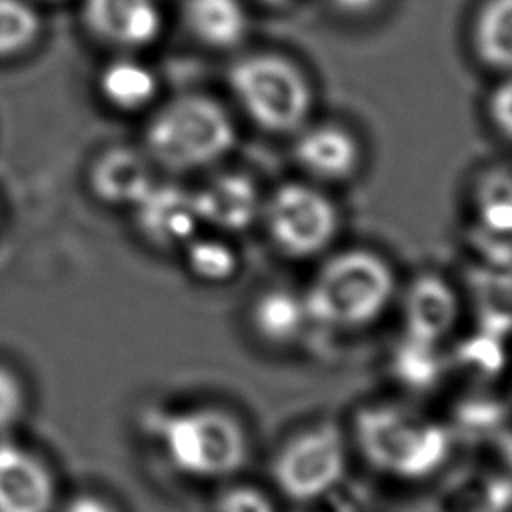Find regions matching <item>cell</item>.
<instances>
[{"mask_svg": "<svg viewBox=\"0 0 512 512\" xmlns=\"http://www.w3.org/2000/svg\"><path fill=\"white\" fill-rule=\"evenodd\" d=\"M270 242L290 258H310L334 238L338 214L328 196L302 184H280L260 208Z\"/></svg>", "mask_w": 512, "mask_h": 512, "instance_id": "cell-7", "label": "cell"}, {"mask_svg": "<svg viewBox=\"0 0 512 512\" xmlns=\"http://www.w3.org/2000/svg\"><path fill=\"white\" fill-rule=\"evenodd\" d=\"M474 206L482 232L512 238V172H484L474 188Z\"/></svg>", "mask_w": 512, "mask_h": 512, "instance_id": "cell-20", "label": "cell"}, {"mask_svg": "<svg viewBox=\"0 0 512 512\" xmlns=\"http://www.w3.org/2000/svg\"><path fill=\"white\" fill-rule=\"evenodd\" d=\"M82 20L92 36L116 48H142L162 32L158 0H82Z\"/></svg>", "mask_w": 512, "mask_h": 512, "instance_id": "cell-9", "label": "cell"}, {"mask_svg": "<svg viewBox=\"0 0 512 512\" xmlns=\"http://www.w3.org/2000/svg\"><path fill=\"white\" fill-rule=\"evenodd\" d=\"M182 14L190 34L208 48L228 50L246 36L248 20L240 0H186Z\"/></svg>", "mask_w": 512, "mask_h": 512, "instance_id": "cell-17", "label": "cell"}, {"mask_svg": "<svg viewBox=\"0 0 512 512\" xmlns=\"http://www.w3.org/2000/svg\"><path fill=\"white\" fill-rule=\"evenodd\" d=\"M40 32V14L28 0H0V60H10L30 50Z\"/></svg>", "mask_w": 512, "mask_h": 512, "instance_id": "cell-21", "label": "cell"}, {"mask_svg": "<svg viewBox=\"0 0 512 512\" xmlns=\"http://www.w3.org/2000/svg\"><path fill=\"white\" fill-rule=\"evenodd\" d=\"M228 84L246 116L266 132L298 130L310 114L312 92L300 68L278 54H250L228 70Z\"/></svg>", "mask_w": 512, "mask_h": 512, "instance_id": "cell-5", "label": "cell"}, {"mask_svg": "<svg viewBox=\"0 0 512 512\" xmlns=\"http://www.w3.org/2000/svg\"><path fill=\"white\" fill-rule=\"evenodd\" d=\"M472 44L484 66L512 70V0L484 2L472 28Z\"/></svg>", "mask_w": 512, "mask_h": 512, "instance_id": "cell-19", "label": "cell"}, {"mask_svg": "<svg viewBox=\"0 0 512 512\" xmlns=\"http://www.w3.org/2000/svg\"><path fill=\"white\" fill-rule=\"evenodd\" d=\"M502 342L504 340L476 330V334L464 342V350L458 354V364L480 374H496L504 362Z\"/></svg>", "mask_w": 512, "mask_h": 512, "instance_id": "cell-24", "label": "cell"}, {"mask_svg": "<svg viewBox=\"0 0 512 512\" xmlns=\"http://www.w3.org/2000/svg\"><path fill=\"white\" fill-rule=\"evenodd\" d=\"M236 144L228 112L210 96L182 94L158 108L146 124L148 158L170 172H192L222 160Z\"/></svg>", "mask_w": 512, "mask_h": 512, "instance_id": "cell-3", "label": "cell"}, {"mask_svg": "<svg viewBox=\"0 0 512 512\" xmlns=\"http://www.w3.org/2000/svg\"><path fill=\"white\" fill-rule=\"evenodd\" d=\"M330 4L342 14L362 16V14H368L370 10H374L380 4V0H330Z\"/></svg>", "mask_w": 512, "mask_h": 512, "instance_id": "cell-29", "label": "cell"}, {"mask_svg": "<svg viewBox=\"0 0 512 512\" xmlns=\"http://www.w3.org/2000/svg\"><path fill=\"white\" fill-rule=\"evenodd\" d=\"M184 258L188 270L210 284H220L230 280L238 272V256L222 240L198 238L194 236L184 246Z\"/></svg>", "mask_w": 512, "mask_h": 512, "instance_id": "cell-22", "label": "cell"}, {"mask_svg": "<svg viewBox=\"0 0 512 512\" xmlns=\"http://www.w3.org/2000/svg\"><path fill=\"white\" fill-rule=\"evenodd\" d=\"M156 436L170 464L196 480L234 476L248 462V434L228 410L196 406L162 414Z\"/></svg>", "mask_w": 512, "mask_h": 512, "instance_id": "cell-4", "label": "cell"}, {"mask_svg": "<svg viewBox=\"0 0 512 512\" xmlns=\"http://www.w3.org/2000/svg\"><path fill=\"white\" fill-rule=\"evenodd\" d=\"M488 114L496 130L512 140V76L502 80L488 98Z\"/></svg>", "mask_w": 512, "mask_h": 512, "instance_id": "cell-27", "label": "cell"}, {"mask_svg": "<svg viewBox=\"0 0 512 512\" xmlns=\"http://www.w3.org/2000/svg\"><path fill=\"white\" fill-rule=\"evenodd\" d=\"M402 512H434V510H428V508H422V506H410V508H406Z\"/></svg>", "mask_w": 512, "mask_h": 512, "instance_id": "cell-32", "label": "cell"}, {"mask_svg": "<svg viewBox=\"0 0 512 512\" xmlns=\"http://www.w3.org/2000/svg\"><path fill=\"white\" fill-rule=\"evenodd\" d=\"M132 212L140 234L158 248H184L200 226L194 192L170 182H154Z\"/></svg>", "mask_w": 512, "mask_h": 512, "instance_id": "cell-8", "label": "cell"}, {"mask_svg": "<svg viewBox=\"0 0 512 512\" xmlns=\"http://www.w3.org/2000/svg\"><path fill=\"white\" fill-rule=\"evenodd\" d=\"M98 88L104 102L112 108L136 112L154 100L158 80L146 64L134 58H116L102 68Z\"/></svg>", "mask_w": 512, "mask_h": 512, "instance_id": "cell-18", "label": "cell"}, {"mask_svg": "<svg viewBox=\"0 0 512 512\" xmlns=\"http://www.w3.org/2000/svg\"><path fill=\"white\" fill-rule=\"evenodd\" d=\"M478 332L504 340L512 334V264H476L466 272Z\"/></svg>", "mask_w": 512, "mask_h": 512, "instance_id": "cell-14", "label": "cell"}, {"mask_svg": "<svg viewBox=\"0 0 512 512\" xmlns=\"http://www.w3.org/2000/svg\"><path fill=\"white\" fill-rule=\"evenodd\" d=\"M214 512H278L268 492L252 484L226 486L214 500Z\"/></svg>", "mask_w": 512, "mask_h": 512, "instance_id": "cell-25", "label": "cell"}, {"mask_svg": "<svg viewBox=\"0 0 512 512\" xmlns=\"http://www.w3.org/2000/svg\"><path fill=\"white\" fill-rule=\"evenodd\" d=\"M24 410V392L12 372L0 366V436L12 428Z\"/></svg>", "mask_w": 512, "mask_h": 512, "instance_id": "cell-26", "label": "cell"}, {"mask_svg": "<svg viewBox=\"0 0 512 512\" xmlns=\"http://www.w3.org/2000/svg\"><path fill=\"white\" fill-rule=\"evenodd\" d=\"M254 334L272 346L296 342L310 324L304 298L292 290L272 288L262 292L250 308Z\"/></svg>", "mask_w": 512, "mask_h": 512, "instance_id": "cell-16", "label": "cell"}, {"mask_svg": "<svg viewBox=\"0 0 512 512\" xmlns=\"http://www.w3.org/2000/svg\"><path fill=\"white\" fill-rule=\"evenodd\" d=\"M154 182L148 154L124 144L102 150L88 170L92 194L110 206L132 208Z\"/></svg>", "mask_w": 512, "mask_h": 512, "instance_id": "cell-12", "label": "cell"}, {"mask_svg": "<svg viewBox=\"0 0 512 512\" xmlns=\"http://www.w3.org/2000/svg\"><path fill=\"white\" fill-rule=\"evenodd\" d=\"M500 452H502V456L508 462V468L512 472V432H504L500 436Z\"/></svg>", "mask_w": 512, "mask_h": 512, "instance_id": "cell-31", "label": "cell"}, {"mask_svg": "<svg viewBox=\"0 0 512 512\" xmlns=\"http://www.w3.org/2000/svg\"><path fill=\"white\" fill-rule=\"evenodd\" d=\"M458 312L460 304L452 286L436 274H420L404 292V336L438 346L454 330Z\"/></svg>", "mask_w": 512, "mask_h": 512, "instance_id": "cell-11", "label": "cell"}, {"mask_svg": "<svg viewBox=\"0 0 512 512\" xmlns=\"http://www.w3.org/2000/svg\"><path fill=\"white\" fill-rule=\"evenodd\" d=\"M60 512H114V510L96 496H76L70 502H66Z\"/></svg>", "mask_w": 512, "mask_h": 512, "instance_id": "cell-28", "label": "cell"}, {"mask_svg": "<svg viewBox=\"0 0 512 512\" xmlns=\"http://www.w3.org/2000/svg\"><path fill=\"white\" fill-rule=\"evenodd\" d=\"M392 368L400 382L412 388H428L438 380L442 370L438 346L404 336L400 346H396Z\"/></svg>", "mask_w": 512, "mask_h": 512, "instance_id": "cell-23", "label": "cell"}, {"mask_svg": "<svg viewBox=\"0 0 512 512\" xmlns=\"http://www.w3.org/2000/svg\"><path fill=\"white\" fill-rule=\"evenodd\" d=\"M346 468V436L334 422H318L296 432L270 460L276 490L298 504L332 492L342 482Z\"/></svg>", "mask_w": 512, "mask_h": 512, "instance_id": "cell-6", "label": "cell"}, {"mask_svg": "<svg viewBox=\"0 0 512 512\" xmlns=\"http://www.w3.org/2000/svg\"><path fill=\"white\" fill-rule=\"evenodd\" d=\"M200 224L224 232H242L260 216L256 182L244 172H222L194 192Z\"/></svg>", "mask_w": 512, "mask_h": 512, "instance_id": "cell-13", "label": "cell"}, {"mask_svg": "<svg viewBox=\"0 0 512 512\" xmlns=\"http://www.w3.org/2000/svg\"><path fill=\"white\" fill-rule=\"evenodd\" d=\"M54 480L44 462L0 436V512H50Z\"/></svg>", "mask_w": 512, "mask_h": 512, "instance_id": "cell-10", "label": "cell"}, {"mask_svg": "<svg viewBox=\"0 0 512 512\" xmlns=\"http://www.w3.org/2000/svg\"><path fill=\"white\" fill-rule=\"evenodd\" d=\"M48 2H60V0H48Z\"/></svg>", "mask_w": 512, "mask_h": 512, "instance_id": "cell-34", "label": "cell"}, {"mask_svg": "<svg viewBox=\"0 0 512 512\" xmlns=\"http://www.w3.org/2000/svg\"><path fill=\"white\" fill-rule=\"evenodd\" d=\"M472 414H464V426H466V430H470V432H484L482 430V424H478L474 418H470ZM482 418H490V420H500V412H498V408H496V404H484V408H482V414H480Z\"/></svg>", "mask_w": 512, "mask_h": 512, "instance_id": "cell-30", "label": "cell"}, {"mask_svg": "<svg viewBox=\"0 0 512 512\" xmlns=\"http://www.w3.org/2000/svg\"><path fill=\"white\" fill-rule=\"evenodd\" d=\"M296 162L322 180L348 178L360 160L358 142L340 126H316L302 132L294 142Z\"/></svg>", "mask_w": 512, "mask_h": 512, "instance_id": "cell-15", "label": "cell"}, {"mask_svg": "<svg viewBox=\"0 0 512 512\" xmlns=\"http://www.w3.org/2000/svg\"><path fill=\"white\" fill-rule=\"evenodd\" d=\"M260 2H264L268 6H280V4H286L288 0H260Z\"/></svg>", "mask_w": 512, "mask_h": 512, "instance_id": "cell-33", "label": "cell"}, {"mask_svg": "<svg viewBox=\"0 0 512 512\" xmlns=\"http://www.w3.org/2000/svg\"><path fill=\"white\" fill-rule=\"evenodd\" d=\"M352 438L374 470L398 480L432 476L452 450V432L442 422L400 404L360 408Z\"/></svg>", "mask_w": 512, "mask_h": 512, "instance_id": "cell-1", "label": "cell"}, {"mask_svg": "<svg viewBox=\"0 0 512 512\" xmlns=\"http://www.w3.org/2000/svg\"><path fill=\"white\" fill-rule=\"evenodd\" d=\"M394 272L376 252L352 248L328 258L302 294L310 324L356 330L380 318L394 296Z\"/></svg>", "mask_w": 512, "mask_h": 512, "instance_id": "cell-2", "label": "cell"}]
</instances>
